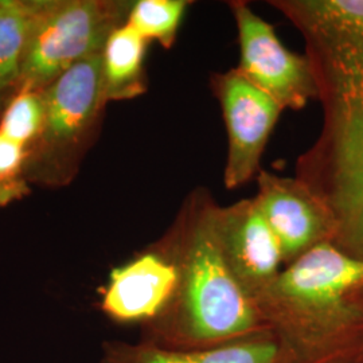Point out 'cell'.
Masks as SVG:
<instances>
[{"label":"cell","mask_w":363,"mask_h":363,"mask_svg":"<svg viewBox=\"0 0 363 363\" xmlns=\"http://www.w3.org/2000/svg\"><path fill=\"white\" fill-rule=\"evenodd\" d=\"M100 363H295L272 330L208 347L171 349L151 342L109 340Z\"/></svg>","instance_id":"obj_11"},{"label":"cell","mask_w":363,"mask_h":363,"mask_svg":"<svg viewBox=\"0 0 363 363\" xmlns=\"http://www.w3.org/2000/svg\"><path fill=\"white\" fill-rule=\"evenodd\" d=\"M178 281L175 261L157 244L112 269L101 289L100 310L116 323L143 327L167 310Z\"/></svg>","instance_id":"obj_10"},{"label":"cell","mask_w":363,"mask_h":363,"mask_svg":"<svg viewBox=\"0 0 363 363\" xmlns=\"http://www.w3.org/2000/svg\"><path fill=\"white\" fill-rule=\"evenodd\" d=\"M257 184L255 199L280 244L284 267L313 247L335 244L337 217L308 184L268 171H259Z\"/></svg>","instance_id":"obj_8"},{"label":"cell","mask_w":363,"mask_h":363,"mask_svg":"<svg viewBox=\"0 0 363 363\" xmlns=\"http://www.w3.org/2000/svg\"><path fill=\"white\" fill-rule=\"evenodd\" d=\"M27 148L0 135V182L25 178Z\"/></svg>","instance_id":"obj_16"},{"label":"cell","mask_w":363,"mask_h":363,"mask_svg":"<svg viewBox=\"0 0 363 363\" xmlns=\"http://www.w3.org/2000/svg\"><path fill=\"white\" fill-rule=\"evenodd\" d=\"M45 117L37 139L27 147L25 179L64 187L77 175L104 115L101 52L69 67L42 89Z\"/></svg>","instance_id":"obj_4"},{"label":"cell","mask_w":363,"mask_h":363,"mask_svg":"<svg viewBox=\"0 0 363 363\" xmlns=\"http://www.w3.org/2000/svg\"><path fill=\"white\" fill-rule=\"evenodd\" d=\"M306 40L323 130L298 177L337 217L334 245L363 259V0L271 1Z\"/></svg>","instance_id":"obj_1"},{"label":"cell","mask_w":363,"mask_h":363,"mask_svg":"<svg viewBox=\"0 0 363 363\" xmlns=\"http://www.w3.org/2000/svg\"><path fill=\"white\" fill-rule=\"evenodd\" d=\"M354 363H363V355L361 357V358H358V359H357V361H355Z\"/></svg>","instance_id":"obj_18"},{"label":"cell","mask_w":363,"mask_h":363,"mask_svg":"<svg viewBox=\"0 0 363 363\" xmlns=\"http://www.w3.org/2000/svg\"><path fill=\"white\" fill-rule=\"evenodd\" d=\"M130 7L132 1L116 0H40L15 91H42L103 52L111 34L127 23Z\"/></svg>","instance_id":"obj_5"},{"label":"cell","mask_w":363,"mask_h":363,"mask_svg":"<svg viewBox=\"0 0 363 363\" xmlns=\"http://www.w3.org/2000/svg\"><path fill=\"white\" fill-rule=\"evenodd\" d=\"M39 3L0 0V105L9 101L18 86Z\"/></svg>","instance_id":"obj_13"},{"label":"cell","mask_w":363,"mask_h":363,"mask_svg":"<svg viewBox=\"0 0 363 363\" xmlns=\"http://www.w3.org/2000/svg\"><path fill=\"white\" fill-rule=\"evenodd\" d=\"M362 355H363V352H362ZM362 355H361V357H362ZM361 357H359V358H361Z\"/></svg>","instance_id":"obj_19"},{"label":"cell","mask_w":363,"mask_h":363,"mask_svg":"<svg viewBox=\"0 0 363 363\" xmlns=\"http://www.w3.org/2000/svg\"><path fill=\"white\" fill-rule=\"evenodd\" d=\"M186 0H139L132 3L127 23L147 42L156 40L169 49L189 7Z\"/></svg>","instance_id":"obj_14"},{"label":"cell","mask_w":363,"mask_h":363,"mask_svg":"<svg viewBox=\"0 0 363 363\" xmlns=\"http://www.w3.org/2000/svg\"><path fill=\"white\" fill-rule=\"evenodd\" d=\"M230 9L240 43L237 70L283 109H301L311 99H318L308 57L288 50L272 25L245 1H232Z\"/></svg>","instance_id":"obj_6"},{"label":"cell","mask_w":363,"mask_h":363,"mask_svg":"<svg viewBox=\"0 0 363 363\" xmlns=\"http://www.w3.org/2000/svg\"><path fill=\"white\" fill-rule=\"evenodd\" d=\"M213 84L228 132L223 181L233 190L259 172L261 156L283 108L250 84L237 67L217 74Z\"/></svg>","instance_id":"obj_7"},{"label":"cell","mask_w":363,"mask_h":363,"mask_svg":"<svg viewBox=\"0 0 363 363\" xmlns=\"http://www.w3.org/2000/svg\"><path fill=\"white\" fill-rule=\"evenodd\" d=\"M256 304L295 363H354L363 352V259L331 242L277 276Z\"/></svg>","instance_id":"obj_3"},{"label":"cell","mask_w":363,"mask_h":363,"mask_svg":"<svg viewBox=\"0 0 363 363\" xmlns=\"http://www.w3.org/2000/svg\"><path fill=\"white\" fill-rule=\"evenodd\" d=\"M30 183L25 179L16 181L0 182V206H7L13 201L22 199L30 193Z\"/></svg>","instance_id":"obj_17"},{"label":"cell","mask_w":363,"mask_h":363,"mask_svg":"<svg viewBox=\"0 0 363 363\" xmlns=\"http://www.w3.org/2000/svg\"><path fill=\"white\" fill-rule=\"evenodd\" d=\"M223 257L241 288L255 301L284 269L281 247L255 198L216 210Z\"/></svg>","instance_id":"obj_9"},{"label":"cell","mask_w":363,"mask_h":363,"mask_svg":"<svg viewBox=\"0 0 363 363\" xmlns=\"http://www.w3.org/2000/svg\"><path fill=\"white\" fill-rule=\"evenodd\" d=\"M216 210L208 198H196L174 232L159 244L175 261L179 281L167 310L142 327L140 340L195 349L271 330L223 257Z\"/></svg>","instance_id":"obj_2"},{"label":"cell","mask_w":363,"mask_h":363,"mask_svg":"<svg viewBox=\"0 0 363 363\" xmlns=\"http://www.w3.org/2000/svg\"><path fill=\"white\" fill-rule=\"evenodd\" d=\"M43 117L42 91L18 89L0 112V135L27 148L42 130Z\"/></svg>","instance_id":"obj_15"},{"label":"cell","mask_w":363,"mask_h":363,"mask_svg":"<svg viewBox=\"0 0 363 363\" xmlns=\"http://www.w3.org/2000/svg\"><path fill=\"white\" fill-rule=\"evenodd\" d=\"M145 48L147 40L128 25L118 27L111 34L101 52L108 103L135 99L145 91Z\"/></svg>","instance_id":"obj_12"}]
</instances>
